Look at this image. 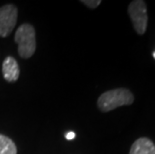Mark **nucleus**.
Returning <instances> with one entry per match:
<instances>
[{"label": "nucleus", "instance_id": "nucleus-1", "mask_svg": "<svg viewBox=\"0 0 155 154\" xmlns=\"http://www.w3.org/2000/svg\"><path fill=\"white\" fill-rule=\"evenodd\" d=\"M134 101L133 94L125 88L109 90L101 94L97 100V105L102 112H108L124 105H130Z\"/></svg>", "mask_w": 155, "mask_h": 154}, {"label": "nucleus", "instance_id": "nucleus-2", "mask_svg": "<svg viewBox=\"0 0 155 154\" xmlns=\"http://www.w3.org/2000/svg\"><path fill=\"white\" fill-rule=\"evenodd\" d=\"M14 40L18 44V54L23 59L30 58L36 50L34 27L28 23L19 26L15 32Z\"/></svg>", "mask_w": 155, "mask_h": 154}, {"label": "nucleus", "instance_id": "nucleus-3", "mask_svg": "<svg viewBox=\"0 0 155 154\" xmlns=\"http://www.w3.org/2000/svg\"><path fill=\"white\" fill-rule=\"evenodd\" d=\"M128 14L136 33L143 35L146 31L148 21L146 3L142 0H134L128 6Z\"/></svg>", "mask_w": 155, "mask_h": 154}, {"label": "nucleus", "instance_id": "nucleus-4", "mask_svg": "<svg viewBox=\"0 0 155 154\" xmlns=\"http://www.w3.org/2000/svg\"><path fill=\"white\" fill-rule=\"evenodd\" d=\"M17 8L12 4L0 7V36L7 37L15 27L17 20Z\"/></svg>", "mask_w": 155, "mask_h": 154}, {"label": "nucleus", "instance_id": "nucleus-5", "mask_svg": "<svg viewBox=\"0 0 155 154\" xmlns=\"http://www.w3.org/2000/svg\"><path fill=\"white\" fill-rule=\"evenodd\" d=\"M2 72L3 77L6 81L8 82L17 81L19 75H20V69H19L17 61L11 56L6 57L2 64Z\"/></svg>", "mask_w": 155, "mask_h": 154}, {"label": "nucleus", "instance_id": "nucleus-6", "mask_svg": "<svg viewBox=\"0 0 155 154\" xmlns=\"http://www.w3.org/2000/svg\"><path fill=\"white\" fill-rule=\"evenodd\" d=\"M129 154H155V145L149 138L142 137L135 140Z\"/></svg>", "mask_w": 155, "mask_h": 154}, {"label": "nucleus", "instance_id": "nucleus-7", "mask_svg": "<svg viewBox=\"0 0 155 154\" xmlns=\"http://www.w3.org/2000/svg\"><path fill=\"white\" fill-rule=\"evenodd\" d=\"M0 154H17L15 143L3 134H0Z\"/></svg>", "mask_w": 155, "mask_h": 154}, {"label": "nucleus", "instance_id": "nucleus-8", "mask_svg": "<svg viewBox=\"0 0 155 154\" xmlns=\"http://www.w3.org/2000/svg\"><path fill=\"white\" fill-rule=\"evenodd\" d=\"M81 2L84 3V4L89 8H96L101 3L100 0H82Z\"/></svg>", "mask_w": 155, "mask_h": 154}, {"label": "nucleus", "instance_id": "nucleus-9", "mask_svg": "<svg viewBox=\"0 0 155 154\" xmlns=\"http://www.w3.org/2000/svg\"><path fill=\"white\" fill-rule=\"evenodd\" d=\"M65 138L67 140H73L75 138V133L73 131H70V132H68L66 135H65Z\"/></svg>", "mask_w": 155, "mask_h": 154}, {"label": "nucleus", "instance_id": "nucleus-10", "mask_svg": "<svg viewBox=\"0 0 155 154\" xmlns=\"http://www.w3.org/2000/svg\"><path fill=\"white\" fill-rule=\"evenodd\" d=\"M153 57L155 58V52H154V53H153Z\"/></svg>", "mask_w": 155, "mask_h": 154}]
</instances>
